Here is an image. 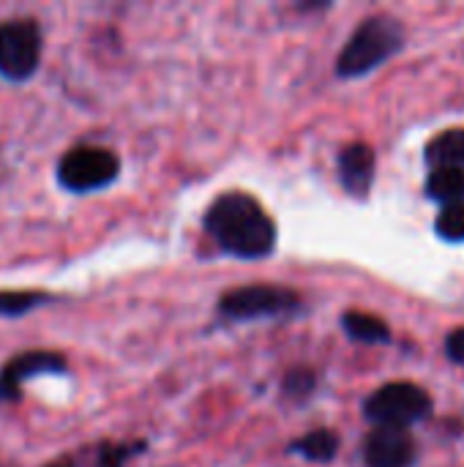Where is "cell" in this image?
Masks as SVG:
<instances>
[{"instance_id":"cell-9","label":"cell","mask_w":464,"mask_h":467,"mask_svg":"<svg viewBox=\"0 0 464 467\" xmlns=\"http://www.w3.org/2000/svg\"><path fill=\"white\" fill-rule=\"evenodd\" d=\"M375 150L366 142H353L339 153V181L347 194L364 200L375 183Z\"/></svg>"},{"instance_id":"cell-17","label":"cell","mask_w":464,"mask_h":467,"mask_svg":"<svg viewBox=\"0 0 464 467\" xmlns=\"http://www.w3.org/2000/svg\"><path fill=\"white\" fill-rule=\"evenodd\" d=\"M145 449V443H107V446H101V451H98V467H126V462L137 454V451H142Z\"/></svg>"},{"instance_id":"cell-19","label":"cell","mask_w":464,"mask_h":467,"mask_svg":"<svg viewBox=\"0 0 464 467\" xmlns=\"http://www.w3.org/2000/svg\"><path fill=\"white\" fill-rule=\"evenodd\" d=\"M46 467H74V462L71 460H60V462H52V465Z\"/></svg>"},{"instance_id":"cell-5","label":"cell","mask_w":464,"mask_h":467,"mask_svg":"<svg viewBox=\"0 0 464 467\" xmlns=\"http://www.w3.org/2000/svg\"><path fill=\"white\" fill-rule=\"evenodd\" d=\"M41 63V27L36 19L14 16L0 22V74L25 82Z\"/></svg>"},{"instance_id":"cell-6","label":"cell","mask_w":464,"mask_h":467,"mask_svg":"<svg viewBox=\"0 0 464 467\" xmlns=\"http://www.w3.org/2000/svg\"><path fill=\"white\" fill-rule=\"evenodd\" d=\"M120 172L118 153L107 148H74L57 164V181L74 194H88L109 186Z\"/></svg>"},{"instance_id":"cell-11","label":"cell","mask_w":464,"mask_h":467,"mask_svg":"<svg viewBox=\"0 0 464 467\" xmlns=\"http://www.w3.org/2000/svg\"><path fill=\"white\" fill-rule=\"evenodd\" d=\"M342 328L350 339L364 342V345H388L391 342V328L366 312H345L342 317Z\"/></svg>"},{"instance_id":"cell-14","label":"cell","mask_w":464,"mask_h":467,"mask_svg":"<svg viewBox=\"0 0 464 467\" xmlns=\"http://www.w3.org/2000/svg\"><path fill=\"white\" fill-rule=\"evenodd\" d=\"M49 301L52 296L41 290H0V317H22Z\"/></svg>"},{"instance_id":"cell-7","label":"cell","mask_w":464,"mask_h":467,"mask_svg":"<svg viewBox=\"0 0 464 467\" xmlns=\"http://www.w3.org/2000/svg\"><path fill=\"white\" fill-rule=\"evenodd\" d=\"M66 367V358L55 350H27L14 356L0 369V402H16L27 380L38 375H63Z\"/></svg>"},{"instance_id":"cell-2","label":"cell","mask_w":464,"mask_h":467,"mask_svg":"<svg viewBox=\"0 0 464 467\" xmlns=\"http://www.w3.org/2000/svg\"><path fill=\"white\" fill-rule=\"evenodd\" d=\"M405 47V27L399 19L388 14L369 16L358 25V30L350 36L345 49L336 57V74L345 79L364 77L383 63H388L397 52Z\"/></svg>"},{"instance_id":"cell-1","label":"cell","mask_w":464,"mask_h":467,"mask_svg":"<svg viewBox=\"0 0 464 467\" xmlns=\"http://www.w3.org/2000/svg\"><path fill=\"white\" fill-rule=\"evenodd\" d=\"M205 233L235 260H265L276 249V224L268 211L246 192L219 194L205 216Z\"/></svg>"},{"instance_id":"cell-15","label":"cell","mask_w":464,"mask_h":467,"mask_svg":"<svg viewBox=\"0 0 464 467\" xmlns=\"http://www.w3.org/2000/svg\"><path fill=\"white\" fill-rule=\"evenodd\" d=\"M435 230L443 241H451V244L464 241V202L443 205V211L438 213Z\"/></svg>"},{"instance_id":"cell-12","label":"cell","mask_w":464,"mask_h":467,"mask_svg":"<svg viewBox=\"0 0 464 467\" xmlns=\"http://www.w3.org/2000/svg\"><path fill=\"white\" fill-rule=\"evenodd\" d=\"M293 454H301L309 462H331L339 454V435L334 430H312L290 446Z\"/></svg>"},{"instance_id":"cell-13","label":"cell","mask_w":464,"mask_h":467,"mask_svg":"<svg viewBox=\"0 0 464 467\" xmlns=\"http://www.w3.org/2000/svg\"><path fill=\"white\" fill-rule=\"evenodd\" d=\"M427 194L443 205L464 202V170L435 167L429 181H427Z\"/></svg>"},{"instance_id":"cell-16","label":"cell","mask_w":464,"mask_h":467,"mask_svg":"<svg viewBox=\"0 0 464 467\" xmlns=\"http://www.w3.org/2000/svg\"><path fill=\"white\" fill-rule=\"evenodd\" d=\"M314 386H317V378H314L312 369H293V372H287V378H284V383H282V391H284L287 400L304 402V400L312 397Z\"/></svg>"},{"instance_id":"cell-4","label":"cell","mask_w":464,"mask_h":467,"mask_svg":"<svg viewBox=\"0 0 464 467\" xmlns=\"http://www.w3.org/2000/svg\"><path fill=\"white\" fill-rule=\"evenodd\" d=\"M432 413V397L416 383H388L364 402V416L375 427L410 430Z\"/></svg>"},{"instance_id":"cell-10","label":"cell","mask_w":464,"mask_h":467,"mask_svg":"<svg viewBox=\"0 0 464 467\" xmlns=\"http://www.w3.org/2000/svg\"><path fill=\"white\" fill-rule=\"evenodd\" d=\"M427 161L435 167L464 170V129H449L427 145Z\"/></svg>"},{"instance_id":"cell-18","label":"cell","mask_w":464,"mask_h":467,"mask_svg":"<svg viewBox=\"0 0 464 467\" xmlns=\"http://www.w3.org/2000/svg\"><path fill=\"white\" fill-rule=\"evenodd\" d=\"M446 353H449V358H451L454 364L464 367V328H457V331L449 334V339H446Z\"/></svg>"},{"instance_id":"cell-8","label":"cell","mask_w":464,"mask_h":467,"mask_svg":"<svg viewBox=\"0 0 464 467\" xmlns=\"http://www.w3.org/2000/svg\"><path fill=\"white\" fill-rule=\"evenodd\" d=\"M416 457H418V446L407 430L375 427L364 441L366 467H413Z\"/></svg>"},{"instance_id":"cell-3","label":"cell","mask_w":464,"mask_h":467,"mask_svg":"<svg viewBox=\"0 0 464 467\" xmlns=\"http://www.w3.org/2000/svg\"><path fill=\"white\" fill-rule=\"evenodd\" d=\"M301 309L298 293L279 285H243L219 298V315L232 323L284 317Z\"/></svg>"}]
</instances>
